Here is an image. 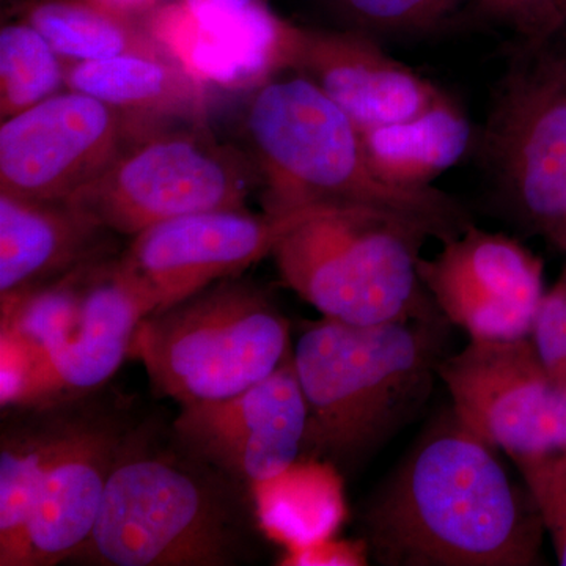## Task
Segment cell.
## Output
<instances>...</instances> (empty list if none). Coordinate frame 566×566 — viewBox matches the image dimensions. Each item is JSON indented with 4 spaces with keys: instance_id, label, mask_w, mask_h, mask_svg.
Returning <instances> with one entry per match:
<instances>
[{
    "instance_id": "obj_1",
    "label": "cell",
    "mask_w": 566,
    "mask_h": 566,
    "mask_svg": "<svg viewBox=\"0 0 566 566\" xmlns=\"http://www.w3.org/2000/svg\"><path fill=\"white\" fill-rule=\"evenodd\" d=\"M364 542L385 566H535L534 499L452 411L420 436L365 504Z\"/></svg>"
},
{
    "instance_id": "obj_2",
    "label": "cell",
    "mask_w": 566,
    "mask_h": 566,
    "mask_svg": "<svg viewBox=\"0 0 566 566\" xmlns=\"http://www.w3.org/2000/svg\"><path fill=\"white\" fill-rule=\"evenodd\" d=\"M263 534L251 488L186 450L172 430L133 424L95 527L69 564L245 565Z\"/></svg>"
},
{
    "instance_id": "obj_3",
    "label": "cell",
    "mask_w": 566,
    "mask_h": 566,
    "mask_svg": "<svg viewBox=\"0 0 566 566\" xmlns=\"http://www.w3.org/2000/svg\"><path fill=\"white\" fill-rule=\"evenodd\" d=\"M444 315L398 322L308 323L293 346L307 403L303 457L359 469L423 409L447 356Z\"/></svg>"
},
{
    "instance_id": "obj_4",
    "label": "cell",
    "mask_w": 566,
    "mask_h": 566,
    "mask_svg": "<svg viewBox=\"0 0 566 566\" xmlns=\"http://www.w3.org/2000/svg\"><path fill=\"white\" fill-rule=\"evenodd\" d=\"M245 136L270 214L323 207L397 211L427 223L441 243L469 226L468 212L449 193L406 191L375 174L363 134L304 74H282L251 93Z\"/></svg>"
},
{
    "instance_id": "obj_5",
    "label": "cell",
    "mask_w": 566,
    "mask_h": 566,
    "mask_svg": "<svg viewBox=\"0 0 566 566\" xmlns=\"http://www.w3.org/2000/svg\"><path fill=\"white\" fill-rule=\"evenodd\" d=\"M430 238L427 223L401 212L331 207L297 222L271 256L323 318L368 326L442 315L419 275Z\"/></svg>"
},
{
    "instance_id": "obj_6",
    "label": "cell",
    "mask_w": 566,
    "mask_h": 566,
    "mask_svg": "<svg viewBox=\"0 0 566 566\" xmlns=\"http://www.w3.org/2000/svg\"><path fill=\"white\" fill-rule=\"evenodd\" d=\"M292 324L255 283L223 279L142 319L129 357L156 394L180 406L222 400L273 375Z\"/></svg>"
},
{
    "instance_id": "obj_7",
    "label": "cell",
    "mask_w": 566,
    "mask_h": 566,
    "mask_svg": "<svg viewBox=\"0 0 566 566\" xmlns=\"http://www.w3.org/2000/svg\"><path fill=\"white\" fill-rule=\"evenodd\" d=\"M256 185L251 155L214 139L207 125H174L129 142L66 202L109 232L134 238L193 212L244 208Z\"/></svg>"
},
{
    "instance_id": "obj_8",
    "label": "cell",
    "mask_w": 566,
    "mask_h": 566,
    "mask_svg": "<svg viewBox=\"0 0 566 566\" xmlns=\"http://www.w3.org/2000/svg\"><path fill=\"white\" fill-rule=\"evenodd\" d=\"M482 150L506 211L566 252V57L524 46L495 93Z\"/></svg>"
},
{
    "instance_id": "obj_9",
    "label": "cell",
    "mask_w": 566,
    "mask_h": 566,
    "mask_svg": "<svg viewBox=\"0 0 566 566\" xmlns=\"http://www.w3.org/2000/svg\"><path fill=\"white\" fill-rule=\"evenodd\" d=\"M438 376L458 423L513 461L566 450V385L531 337L474 340L447 354Z\"/></svg>"
},
{
    "instance_id": "obj_10",
    "label": "cell",
    "mask_w": 566,
    "mask_h": 566,
    "mask_svg": "<svg viewBox=\"0 0 566 566\" xmlns=\"http://www.w3.org/2000/svg\"><path fill=\"white\" fill-rule=\"evenodd\" d=\"M145 133L114 107L65 88L2 120L0 192L66 202Z\"/></svg>"
},
{
    "instance_id": "obj_11",
    "label": "cell",
    "mask_w": 566,
    "mask_h": 566,
    "mask_svg": "<svg viewBox=\"0 0 566 566\" xmlns=\"http://www.w3.org/2000/svg\"><path fill=\"white\" fill-rule=\"evenodd\" d=\"M155 311L150 293L122 256H107L93 273L77 322L46 353L0 381L3 411L95 397L128 359L137 327Z\"/></svg>"
},
{
    "instance_id": "obj_12",
    "label": "cell",
    "mask_w": 566,
    "mask_h": 566,
    "mask_svg": "<svg viewBox=\"0 0 566 566\" xmlns=\"http://www.w3.org/2000/svg\"><path fill=\"white\" fill-rule=\"evenodd\" d=\"M420 259L424 290L447 322L474 340L531 337L545 296L543 262L516 238L474 223Z\"/></svg>"
},
{
    "instance_id": "obj_13",
    "label": "cell",
    "mask_w": 566,
    "mask_h": 566,
    "mask_svg": "<svg viewBox=\"0 0 566 566\" xmlns=\"http://www.w3.org/2000/svg\"><path fill=\"white\" fill-rule=\"evenodd\" d=\"M323 208L290 214H255L245 207L193 212L136 234L122 262L161 311L211 283L240 277L271 255L297 222Z\"/></svg>"
},
{
    "instance_id": "obj_14",
    "label": "cell",
    "mask_w": 566,
    "mask_h": 566,
    "mask_svg": "<svg viewBox=\"0 0 566 566\" xmlns=\"http://www.w3.org/2000/svg\"><path fill=\"white\" fill-rule=\"evenodd\" d=\"M307 420L292 349L259 385L222 400L180 406L170 430L186 450L253 491L303 457Z\"/></svg>"
},
{
    "instance_id": "obj_15",
    "label": "cell",
    "mask_w": 566,
    "mask_h": 566,
    "mask_svg": "<svg viewBox=\"0 0 566 566\" xmlns=\"http://www.w3.org/2000/svg\"><path fill=\"white\" fill-rule=\"evenodd\" d=\"M132 427L120 412L85 401L73 433L44 475L28 523L0 554V566L59 565L85 545Z\"/></svg>"
},
{
    "instance_id": "obj_16",
    "label": "cell",
    "mask_w": 566,
    "mask_h": 566,
    "mask_svg": "<svg viewBox=\"0 0 566 566\" xmlns=\"http://www.w3.org/2000/svg\"><path fill=\"white\" fill-rule=\"evenodd\" d=\"M153 35L197 80L226 92H255L296 69L303 28L266 3L193 13L178 0L145 18Z\"/></svg>"
},
{
    "instance_id": "obj_17",
    "label": "cell",
    "mask_w": 566,
    "mask_h": 566,
    "mask_svg": "<svg viewBox=\"0 0 566 566\" xmlns=\"http://www.w3.org/2000/svg\"><path fill=\"white\" fill-rule=\"evenodd\" d=\"M294 71L318 85L359 129L408 120L446 95L356 29L303 28Z\"/></svg>"
},
{
    "instance_id": "obj_18",
    "label": "cell",
    "mask_w": 566,
    "mask_h": 566,
    "mask_svg": "<svg viewBox=\"0 0 566 566\" xmlns=\"http://www.w3.org/2000/svg\"><path fill=\"white\" fill-rule=\"evenodd\" d=\"M111 233L69 202L0 192V307L112 256Z\"/></svg>"
},
{
    "instance_id": "obj_19",
    "label": "cell",
    "mask_w": 566,
    "mask_h": 566,
    "mask_svg": "<svg viewBox=\"0 0 566 566\" xmlns=\"http://www.w3.org/2000/svg\"><path fill=\"white\" fill-rule=\"evenodd\" d=\"M66 88L114 107L145 132L207 125L211 88L169 52L70 63Z\"/></svg>"
},
{
    "instance_id": "obj_20",
    "label": "cell",
    "mask_w": 566,
    "mask_h": 566,
    "mask_svg": "<svg viewBox=\"0 0 566 566\" xmlns=\"http://www.w3.org/2000/svg\"><path fill=\"white\" fill-rule=\"evenodd\" d=\"M360 134L375 174L406 191L434 188L431 182L455 167L475 140L468 115L447 93L416 117Z\"/></svg>"
},
{
    "instance_id": "obj_21",
    "label": "cell",
    "mask_w": 566,
    "mask_h": 566,
    "mask_svg": "<svg viewBox=\"0 0 566 566\" xmlns=\"http://www.w3.org/2000/svg\"><path fill=\"white\" fill-rule=\"evenodd\" d=\"M87 400L9 409L0 434V554L28 523L44 475L69 441Z\"/></svg>"
},
{
    "instance_id": "obj_22",
    "label": "cell",
    "mask_w": 566,
    "mask_h": 566,
    "mask_svg": "<svg viewBox=\"0 0 566 566\" xmlns=\"http://www.w3.org/2000/svg\"><path fill=\"white\" fill-rule=\"evenodd\" d=\"M264 534L286 551L334 536L345 517L340 471L326 461L300 458L270 482L253 488Z\"/></svg>"
},
{
    "instance_id": "obj_23",
    "label": "cell",
    "mask_w": 566,
    "mask_h": 566,
    "mask_svg": "<svg viewBox=\"0 0 566 566\" xmlns=\"http://www.w3.org/2000/svg\"><path fill=\"white\" fill-rule=\"evenodd\" d=\"M21 20L43 33L70 63L169 52L153 35L145 18L123 13L99 0H31Z\"/></svg>"
},
{
    "instance_id": "obj_24",
    "label": "cell",
    "mask_w": 566,
    "mask_h": 566,
    "mask_svg": "<svg viewBox=\"0 0 566 566\" xmlns=\"http://www.w3.org/2000/svg\"><path fill=\"white\" fill-rule=\"evenodd\" d=\"M65 61L43 33L24 20L0 31V117L36 106L66 88Z\"/></svg>"
},
{
    "instance_id": "obj_25",
    "label": "cell",
    "mask_w": 566,
    "mask_h": 566,
    "mask_svg": "<svg viewBox=\"0 0 566 566\" xmlns=\"http://www.w3.org/2000/svg\"><path fill=\"white\" fill-rule=\"evenodd\" d=\"M356 31L381 35H415L434 31L461 6V0H338Z\"/></svg>"
},
{
    "instance_id": "obj_26",
    "label": "cell",
    "mask_w": 566,
    "mask_h": 566,
    "mask_svg": "<svg viewBox=\"0 0 566 566\" xmlns=\"http://www.w3.org/2000/svg\"><path fill=\"white\" fill-rule=\"evenodd\" d=\"M515 464L553 539L558 565L566 566V450Z\"/></svg>"
},
{
    "instance_id": "obj_27",
    "label": "cell",
    "mask_w": 566,
    "mask_h": 566,
    "mask_svg": "<svg viewBox=\"0 0 566 566\" xmlns=\"http://www.w3.org/2000/svg\"><path fill=\"white\" fill-rule=\"evenodd\" d=\"M486 18L512 29L524 46H546L566 25V0H472Z\"/></svg>"
},
{
    "instance_id": "obj_28",
    "label": "cell",
    "mask_w": 566,
    "mask_h": 566,
    "mask_svg": "<svg viewBox=\"0 0 566 566\" xmlns=\"http://www.w3.org/2000/svg\"><path fill=\"white\" fill-rule=\"evenodd\" d=\"M531 338L551 375L566 385V264L543 296Z\"/></svg>"
},
{
    "instance_id": "obj_29",
    "label": "cell",
    "mask_w": 566,
    "mask_h": 566,
    "mask_svg": "<svg viewBox=\"0 0 566 566\" xmlns=\"http://www.w3.org/2000/svg\"><path fill=\"white\" fill-rule=\"evenodd\" d=\"M370 554H368L367 543L360 542H340L334 536L319 539L312 545L297 547V549L286 551L285 565H345L360 566L367 565Z\"/></svg>"
},
{
    "instance_id": "obj_30",
    "label": "cell",
    "mask_w": 566,
    "mask_h": 566,
    "mask_svg": "<svg viewBox=\"0 0 566 566\" xmlns=\"http://www.w3.org/2000/svg\"><path fill=\"white\" fill-rule=\"evenodd\" d=\"M186 10L193 13H214V11L243 10L264 0H178Z\"/></svg>"
},
{
    "instance_id": "obj_31",
    "label": "cell",
    "mask_w": 566,
    "mask_h": 566,
    "mask_svg": "<svg viewBox=\"0 0 566 566\" xmlns=\"http://www.w3.org/2000/svg\"><path fill=\"white\" fill-rule=\"evenodd\" d=\"M99 2L114 7L123 13L133 14V17L147 18L148 14L163 7L164 3L169 2V0H99Z\"/></svg>"
}]
</instances>
